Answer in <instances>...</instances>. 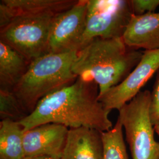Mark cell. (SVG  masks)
Returning <instances> with one entry per match:
<instances>
[{
  "instance_id": "1",
  "label": "cell",
  "mask_w": 159,
  "mask_h": 159,
  "mask_svg": "<svg viewBox=\"0 0 159 159\" xmlns=\"http://www.w3.org/2000/svg\"><path fill=\"white\" fill-rule=\"evenodd\" d=\"M99 87L92 80L78 77L71 84L40 100L34 111L19 123L24 130L47 123L68 129L88 127L100 131L113 128L110 111L98 100Z\"/></svg>"
},
{
  "instance_id": "2",
  "label": "cell",
  "mask_w": 159,
  "mask_h": 159,
  "mask_svg": "<svg viewBox=\"0 0 159 159\" xmlns=\"http://www.w3.org/2000/svg\"><path fill=\"white\" fill-rule=\"evenodd\" d=\"M143 55V51L127 46L122 38L97 37L77 51L72 69L77 77L93 80L101 96L125 79Z\"/></svg>"
},
{
  "instance_id": "3",
  "label": "cell",
  "mask_w": 159,
  "mask_h": 159,
  "mask_svg": "<svg viewBox=\"0 0 159 159\" xmlns=\"http://www.w3.org/2000/svg\"><path fill=\"white\" fill-rule=\"evenodd\" d=\"M76 53H48L31 61L12 91L29 115L43 98L77 80L72 69Z\"/></svg>"
},
{
  "instance_id": "4",
  "label": "cell",
  "mask_w": 159,
  "mask_h": 159,
  "mask_svg": "<svg viewBox=\"0 0 159 159\" xmlns=\"http://www.w3.org/2000/svg\"><path fill=\"white\" fill-rule=\"evenodd\" d=\"M152 95L140 91L119 110V117L125 133L132 159H159V142L154 139L150 117Z\"/></svg>"
},
{
  "instance_id": "5",
  "label": "cell",
  "mask_w": 159,
  "mask_h": 159,
  "mask_svg": "<svg viewBox=\"0 0 159 159\" xmlns=\"http://www.w3.org/2000/svg\"><path fill=\"white\" fill-rule=\"evenodd\" d=\"M57 15L13 17L0 27V41L11 47L31 62L49 53V36Z\"/></svg>"
},
{
  "instance_id": "6",
  "label": "cell",
  "mask_w": 159,
  "mask_h": 159,
  "mask_svg": "<svg viewBox=\"0 0 159 159\" xmlns=\"http://www.w3.org/2000/svg\"><path fill=\"white\" fill-rule=\"evenodd\" d=\"M133 15L130 1L88 0L81 48L97 38H122Z\"/></svg>"
},
{
  "instance_id": "7",
  "label": "cell",
  "mask_w": 159,
  "mask_h": 159,
  "mask_svg": "<svg viewBox=\"0 0 159 159\" xmlns=\"http://www.w3.org/2000/svg\"><path fill=\"white\" fill-rule=\"evenodd\" d=\"M88 0H78L55 18L49 36V53L79 50L85 32Z\"/></svg>"
},
{
  "instance_id": "8",
  "label": "cell",
  "mask_w": 159,
  "mask_h": 159,
  "mask_svg": "<svg viewBox=\"0 0 159 159\" xmlns=\"http://www.w3.org/2000/svg\"><path fill=\"white\" fill-rule=\"evenodd\" d=\"M159 70V49L143 51L142 58L125 79L98 96L107 110L118 111L130 102Z\"/></svg>"
},
{
  "instance_id": "9",
  "label": "cell",
  "mask_w": 159,
  "mask_h": 159,
  "mask_svg": "<svg viewBox=\"0 0 159 159\" xmlns=\"http://www.w3.org/2000/svg\"><path fill=\"white\" fill-rule=\"evenodd\" d=\"M69 129L56 123H47L24 130L25 156H47L61 159Z\"/></svg>"
},
{
  "instance_id": "10",
  "label": "cell",
  "mask_w": 159,
  "mask_h": 159,
  "mask_svg": "<svg viewBox=\"0 0 159 159\" xmlns=\"http://www.w3.org/2000/svg\"><path fill=\"white\" fill-rule=\"evenodd\" d=\"M122 39L125 44L139 50L159 49V12L133 15Z\"/></svg>"
},
{
  "instance_id": "11",
  "label": "cell",
  "mask_w": 159,
  "mask_h": 159,
  "mask_svg": "<svg viewBox=\"0 0 159 159\" xmlns=\"http://www.w3.org/2000/svg\"><path fill=\"white\" fill-rule=\"evenodd\" d=\"M78 0H1L0 26L13 17L24 15H57Z\"/></svg>"
},
{
  "instance_id": "12",
  "label": "cell",
  "mask_w": 159,
  "mask_h": 159,
  "mask_svg": "<svg viewBox=\"0 0 159 159\" xmlns=\"http://www.w3.org/2000/svg\"><path fill=\"white\" fill-rule=\"evenodd\" d=\"M102 131L88 127L69 129L61 159H102Z\"/></svg>"
},
{
  "instance_id": "13",
  "label": "cell",
  "mask_w": 159,
  "mask_h": 159,
  "mask_svg": "<svg viewBox=\"0 0 159 159\" xmlns=\"http://www.w3.org/2000/svg\"><path fill=\"white\" fill-rule=\"evenodd\" d=\"M31 63L11 47L0 41V90L13 91Z\"/></svg>"
},
{
  "instance_id": "14",
  "label": "cell",
  "mask_w": 159,
  "mask_h": 159,
  "mask_svg": "<svg viewBox=\"0 0 159 159\" xmlns=\"http://www.w3.org/2000/svg\"><path fill=\"white\" fill-rule=\"evenodd\" d=\"M19 122L2 120L0 122V159H22L25 157L23 134Z\"/></svg>"
},
{
  "instance_id": "15",
  "label": "cell",
  "mask_w": 159,
  "mask_h": 159,
  "mask_svg": "<svg viewBox=\"0 0 159 159\" xmlns=\"http://www.w3.org/2000/svg\"><path fill=\"white\" fill-rule=\"evenodd\" d=\"M123 129V125L117 119L111 129L102 132V159H129Z\"/></svg>"
},
{
  "instance_id": "16",
  "label": "cell",
  "mask_w": 159,
  "mask_h": 159,
  "mask_svg": "<svg viewBox=\"0 0 159 159\" xmlns=\"http://www.w3.org/2000/svg\"><path fill=\"white\" fill-rule=\"evenodd\" d=\"M29 114L13 91L0 90V118L20 122Z\"/></svg>"
},
{
  "instance_id": "17",
  "label": "cell",
  "mask_w": 159,
  "mask_h": 159,
  "mask_svg": "<svg viewBox=\"0 0 159 159\" xmlns=\"http://www.w3.org/2000/svg\"><path fill=\"white\" fill-rule=\"evenodd\" d=\"M133 15L142 16L148 12H154L159 6V0H130Z\"/></svg>"
},
{
  "instance_id": "18",
  "label": "cell",
  "mask_w": 159,
  "mask_h": 159,
  "mask_svg": "<svg viewBox=\"0 0 159 159\" xmlns=\"http://www.w3.org/2000/svg\"><path fill=\"white\" fill-rule=\"evenodd\" d=\"M150 117L153 125L159 123V70L157 73L153 91L151 92Z\"/></svg>"
},
{
  "instance_id": "19",
  "label": "cell",
  "mask_w": 159,
  "mask_h": 159,
  "mask_svg": "<svg viewBox=\"0 0 159 159\" xmlns=\"http://www.w3.org/2000/svg\"><path fill=\"white\" fill-rule=\"evenodd\" d=\"M22 159H61L47 156H25Z\"/></svg>"
},
{
  "instance_id": "20",
  "label": "cell",
  "mask_w": 159,
  "mask_h": 159,
  "mask_svg": "<svg viewBox=\"0 0 159 159\" xmlns=\"http://www.w3.org/2000/svg\"><path fill=\"white\" fill-rule=\"evenodd\" d=\"M154 131L159 136V123L156 125H154Z\"/></svg>"
}]
</instances>
